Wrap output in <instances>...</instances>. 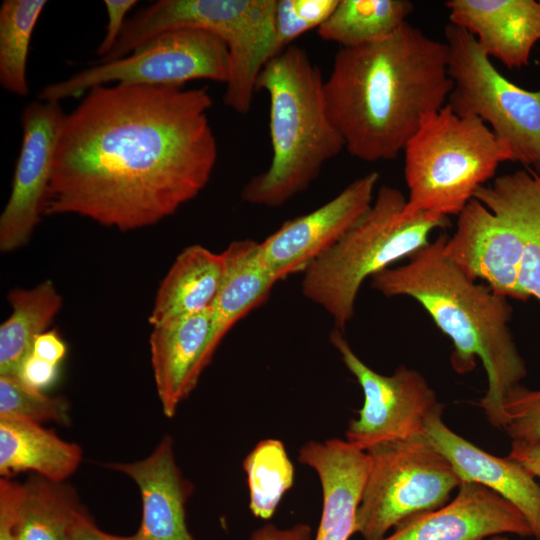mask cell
<instances>
[{"label": "cell", "instance_id": "30", "mask_svg": "<svg viewBox=\"0 0 540 540\" xmlns=\"http://www.w3.org/2000/svg\"><path fill=\"white\" fill-rule=\"evenodd\" d=\"M70 402L64 396H48L17 376H0V416H13L36 423L71 424Z\"/></svg>", "mask_w": 540, "mask_h": 540}, {"label": "cell", "instance_id": "38", "mask_svg": "<svg viewBox=\"0 0 540 540\" xmlns=\"http://www.w3.org/2000/svg\"><path fill=\"white\" fill-rule=\"evenodd\" d=\"M508 457L517 461L530 475L540 480V442L512 440Z\"/></svg>", "mask_w": 540, "mask_h": 540}, {"label": "cell", "instance_id": "40", "mask_svg": "<svg viewBox=\"0 0 540 540\" xmlns=\"http://www.w3.org/2000/svg\"><path fill=\"white\" fill-rule=\"evenodd\" d=\"M486 540H509V538L506 535H496L492 536Z\"/></svg>", "mask_w": 540, "mask_h": 540}, {"label": "cell", "instance_id": "9", "mask_svg": "<svg viewBox=\"0 0 540 540\" xmlns=\"http://www.w3.org/2000/svg\"><path fill=\"white\" fill-rule=\"evenodd\" d=\"M444 33L453 82L446 104L480 118L510 147L513 162L540 171V89L509 81L465 29L449 23Z\"/></svg>", "mask_w": 540, "mask_h": 540}, {"label": "cell", "instance_id": "15", "mask_svg": "<svg viewBox=\"0 0 540 540\" xmlns=\"http://www.w3.org/2000/svg\"><path fill=\"white\" fill-rule=\"evenodd\" d=\"M453 500L412 516L381 540H486L496 535L533 536L521 511L474 482H461Z\"/></svg>", "mask_w": 540, "mask_h": 540}, {"label": "cell", "instance_id": "36", "mask_svg": "<svg viewBox=\"0 0 540 540\" xmlns=\"http://www.w3.org/2000/svg\"><path fill=\"white\" fill-rule=\"evenodd\" d=\"M67 540H135V538L134 535L120 536L102 531L82 507L71 524Z\"/></svg>", "mask_w": 540, "mask_h": 540}, {"label": "cell", "instance_id": "24", "mask_svg": "<svg viewBox=\"0 0 540 540\" xmlns=\"http://www.w3.org/2000/svg\"><path fill=\"white\" fill-rule=\"evenodd\" d=\"M474 199L502 208L523 237L519 287L526 299L540 301V171L530 168L496 177Z\"/></svg>", "mask_w": 540, "mask_h": 540}, {"label": "cell", "instance_id": "25", "mask_svg": "<svg viewBox=\"0 0 540 540\" xmlns=\"http://www.w3.org/2000/svg\"><path fill=\"white\" fill-rule=\"evenodd\" d=\"M12 312L0 326V376H17L38 335L47 331L61 309L62 296L45 280L8 294Z\"/></svg>", "mask_w": 540, "mask_h": 540}, {"label": "cell", "instance_id": "6", "mask_svg": "<svg viewBox=\"0 0 540 540\" xmlns=\"http://www.w3.org/2000/svg\"><path fill=\"white\" fill-rule=\"evenodd\" d=\"M403 152L408 216L459 215L501 163L513 162L510 147L480 118L448 104L422 122Z\"/></svg>", "mask_w": 540, "mask_h": 540}, {"label": "cell", "instance_id": "29", "mask_svg": "<svg viewBox=\"0 0 540 540\" xmlns=\"http://www.w3.org/2000/svg\"><path fill=\"white\" fill-rule=\"evenodd\" d=\"M249 488V508L255 517L270 519L293 486L295 471L282 441H259L243 461Z\"/></svg>", "mask_w": 540, "mask_h": 540}, {"label": "cell", "instance_id": "13", "mask_svg": "<svg viewBox=\"0 0 540 540\" xmlns=\"http://www.w3.org/2000/svg\"><path fill=\"white\" fill-rule=\"evenodd\" d=\"M523 237L499 206L472 199L447 236L445 255L472 280H482L506 298L527 300L519 287Z\"/></svg>", "mask_w": 540, "mask_h": 540}, {"label": "cell", "instance_id": "21", "mask_svg": "<svg viewBox=\"0 0 540 540\" xmlns=\"http://www.w3.org/2000/svg\"><path fill=\"white\" fill-rule=\"evenodd\" d=\"M222 254L224 274L211 307V332L203 360L205 368L235 323L260 306L278 282L260 255L259 243L250 239L233 241Z\"/></svg>", "mask_w": 540, "mask_h": 540}, {"label": "cell", "instance_id": "35", "mask_svg": "<svg viewBox=\"0 0 540 540\" xmlns=\"http://www.w3.org/2000/svg\"><path fill=\"white\" fill-rule=\"evenodd\" d=\"M59 365L30 353L23 361L17 377L25 384L42 390L51 386L58 376Z\"/></svg>", "mask_w": 540, "mask_h": 540}, {"label": "cell", "instance_id": "26", "mask_svg": "<svg viewBox=\"0 0 540 540\" xmlns=\"http://www.w3.org/2000/svg\"><path fill=\"white\" fill-rule=\"evenodd\" d=\"M414 10L409 0H338L317 29L320 38L340 48L383 40L396 32Z\"/></svg>", "mask_w": 540, "mask_h": 540}, {"label": "cell", "instance_id": "33", "mask_svg": "<svg viewBox=\"0 0 540 540\" xmlns=\"http://www.w3.org/2000/svg\"><path fill=\"white\" fill-rule=\"evenodd\" d=\"M24 496V484L0 479V540H18L16 521Z\"/></svg>", "mask_w": 540, "mask_h": 540}, {"label": "cell", "instance_id": "28", "mask_svg": "<svg viewBox=\"0 0 540 540\" xmlns=\"http://www.w3.org/2000/svg\"><path fill=\"white\" fill-rule=\"evenodd\" d=\"M45 0H5L0 7V83L12 94L26 96L27 60Z\"/></svg>", "mask_w": 540, "mask_h": 540}, {"label": "cell", "instance_id": "12", "mask_svg": "<svg viewBox=\"0 0 540 540\" xmlns=\"http://www.w3.org/2000/svg\"><path fill=\"white\" fill-rule=\"evenodd\" d=\"M65 113L58 101L36 100L22 112V143L11 193L0 216V250L26 245L44 215L55 146Z\"/></svg>", "mask_w": 540, "mask_h": 540}, {"label": "cell", "instance_id": "18", "mask_svg": "<svg viewBox=\"0 0 540 540\" xmlns=\"http://www.w3.org/2000/svg\"><path fill=\"white\" fill-rule=\"evenodd\" d=\"M426 436L450 461L461 482H474L494 491L517 507L540 540V484L517 461L495 456L451 430L434 414Z\"/></svg>", "mask_w": 540, "mask_h": 540}, {"label": "cell", "instance_id": "4", "mask_svg": "<svg viewBox=\"0 0 540 540\" xmlns=\"http://www.w3.org/2000/svg\"><path fill=\"white\" fill-rule=\"evenodd\" d=\"M320 69L306 50L291 45L262 68L256 91L267 92L272 160L250 179L243 201L279 207L307 189L345 143L330 120Z\"/></svg>", "mask_w": 540, "mask_h": 540}, {"label": "cell", "instance_id": "34", "mask_svg": "<svg viewBox=\"0 0 540 540\" xmlns=\"http://www.w3.org/2000/svg\"><path fill=\"white\" fill-rule=\"evenodd\" d=\"M137 3L135 0L104 1L108 22L103 40L96 50L100 60L104 59L116 45L127 21L126 15Z\"/></svg>", "mask_w": 540, "mask_h": 540}, {"label": "cell", "instance_id": "10", "mask_svg": "<svg viewBox=\"0 0 540 540\" xmlns=\"http://www.w3.org/2000/svg\"><path fill=\"white\" fill-rule=\"evenodd\" d=\"M228 75L229 53L225 42L207 30L185 27L158 34L126 57L100 63L49 84L41 90L38 99L60 102L111 83L184 86L197 79L226 83Z\"/></svg>", "mask_w": 540, "mask_h": 540}, {"label": "cell", "instance_id": "1", "mask_svg": "<svg viewBox=\"0 0 540 540\" xmlns=\"http://www.w3.org/2000/svg\"><path fill=\"white\" fill-rule=\"evenodd\" d=\"M212 103L207 88L90 89L61 125L44 215L75 214L122 232L173 215L215 167Z\"/></svg>", "mask_w": 540, "mask_h": 540}, {"label": "cell", "instance_id": "14", "mask_svg": "<svg viewBox=\"0 0 540 540\" xmlns=\"http://www.w3.org/2000/svg\"><path fill=\"white\" fill-rule=\"evenodd\" d=\"M379 174L355 179L319 208L284 222L259 243L260 255L278 281L303 272L329 251L369 209Z\"/></svg>", "mask_w": 540, "mask_h": 540}, {"label": "cell", "instance_id": "37", "mask_svg": "<svg viewBox=\"0 0 540 540\" xmlns=\"http://www.w3.org/2000/svg\"><path fill=\"white\" fill-rule=\"evenodd\" d=\"M67 352V346L55 330H47L38 335L31 353L39 358L59 365Z\"/></svg>", "mask_w": 540, "mask_h": 540}, {"label": "cell", "instance_id": "5", "mask_svg": "<svg viewBox=\"0 0 540 540\" xmlns=\"http://www.w3.org/2000/svg\"><path fill=\"white\" fill-rule=\"evenodd\" d=\"M405 205L399 189L381 186L362 217L304 271L303 295L329 314L336 329L343 331L352 320L365 279L409 258L429 243L433 231L451 225L439 214L405 215Z\"/></svg>", "mask_w": 540, "mask_h": 540}, {"label": "cell", "instance_id": "31", "mask_svg": "<svg viewBox=\"0 0 540 540\" xmlns=\"http://www.w3.org/2000/svg\"><path fill=\"white\" fill-rule=\"evenodd\" d=\"M338 0H277L271 58L302 34L319 28L331 15Z\"/></svg>", "mask_w": 540, "mask_h": 540}, {"label": "cell", "instance_id": "17", "mask_svg": "<svg viewBox=\"0 0 540 540\" xmlns=\"http://www.w3.org/2000/svg\"><path fill=\"white\" fill-rule=\"evenodd\" d=\"M300 463L319 477L323 504L315 540H349L370 466L367 452L346 440L308 441L299 449Z\"/></svg>", "mask_w": 540, "mask_h": 540}, {"label": "cell", "instance_id": "2", "mask_svg": "<svg viewBox=\"0 0 540 540\" xmlns=\"http://www.w3.org/2000/svg\"><path fill=\"white\" fill-rule=\"evenodd\" d=\"M452 87L446 43L406 22L383 40L339 48L324 97L345 149L375 162L396 158Z\"/></svg>", "mask_w": 540, "mask_h": 540}, {"label": "cell", "instance_id": "22", "mask_svg": "<svg viewBox=\"0 0 540 540\" xmlns=\"http://www.w3.org/2000/svg\"><path fill=\"white\" fill-rule=\"evenodd\" d=\"M82 450L53 430L27 419L0 416V474L9 478L32 471L55 482H64L78 468Z\"/></svg>", "mask_w": 540, "mask_h": 540}, {"label": "cell", "instance_id": "39", "mask_svg": "<svg viewBox=\"0 0 540 540\" xmlns=\"http://www.w3.org/2000/svg\"><path fill=\"white\" fill-rule=\"evenodd\" d=\"M311 536L312 528L308 524L298 523L285 529L266 524L255 530L250 540H311Z\"/></svg>", "mask_w": 540, "mask_h": 540}, {"label": "cell", "instance_id": "23", "mask_svg": "<svg viewBox=\"0 0 540 540\" xmlns=\"http://www.w3.org/2000/svg\"><path fill=\"white\" fill-rule=\"evenodd\" d=\"M224 274V257L194 244L175 259L163 278L149 316L156 325L210 309Z\"/></svg>", "mask_w": 540, "mask_h": 540}, {"label": "cell", "instance_id": "20", "mask_svg": "<svg viewBox=\"0 0 540 540\" xmlns=\"http://www.w3.org/2000/svg\"><path fill=\"white\" fill-rule=\"evenodd\" d=\"M211 332V308L153 327L149 338L157 394L166 417L196 387Z\"/></svg>", "mask_w": 540, "mask_h": 540}, {"label": "cell", "instance_id": "8", "mask_svg": "<svg viewBox=\"0 0 540 540\" xmlns=\"http://www.w3.org/2000/svg\"><path fill=\"white\" fill-rule=\"evenodd\" d=\"M370 466L357 510L355 534L381 540L402 521L448 502L461 480L425 436L370 449Z\"/></svg>", "mask_w": 540, "mask_h": 540}, {"label": "cell", "instance_id": "19", "mask_svg": "<svg viewBox=\"0 0 540 540\" xmlns=\"http://www.w3.org/2000/svg\"><path fill=\"white\" fill-rule=\"evenodd\" d=\"M450 23L465 29L483 52L508 69L529 64L540 40V1L449 0Z\"/></svg>", "mask_w": 540, "mask_h": 540}, {"label": "cell", "instance_id": "11", "mask_svg": "<svg viewBox=\"0 0 540 540\" xmlns=\"http://www.w3.org/2000/svg\"><path fill=\"white\" fill-rule=\"evenodd\" d=\"M330 341L364 395L358 417L345 432L349 444L368 452L383 443L426 435L427 421L443 405L421 373L401 365L391 375L379 374L355 354L342 331L334 328Z\"/></svg>", "mask_w": 540, "mask_h": 540}, {"label": "cell", "instance_id": "3", "mask_svg": "<svg viewBox=\"0 0 540 540\" xmlns=\"http://www.w3.org/2000/svg\"><path fill=\"white\" fill-rule=\"evenodd\" d=\"M446 234L416 251L409 261L371 277V287L384 296L417 301L450 338L453 370L464 375L482 361L488 387L478 401L489 423L505 427L502 402L527 375L509 322L508 298L466 276L444 253Z\"/></svg>", "mask_w": 540, "mask_h": 540}, {"label": "cell", "instance_id": "27", "mask_svg": "<svg viewBox=\"0 0 540 540\" xmlns=\"http://www.w3.org/2000/svg\"><path fill=\"white\" fill-rule=\"evenodd\" d=\"M80 504L75 490L39 475L24 484L16 535L18 540H67Z\"/></svg>", "mask_w": 540, "mask_h": 540}, {"label": "cell", "instance_id": "16", "mask_svg": "<svg viewBox=\"0 0 540 540\" xmlns=\"http://www.w3.org/2000/svg\"><path fill=\"white\" fill-rule=\"evenodd\" d=\"M107 467L127 475L140 491L142 517L135 540H195L186 523V503L193 485L176 463L170 436H164L142 460Z\"/></svg>", "mask_w": 540, "mask_h": 540}, {"label": "cell", "instance_id": "7", "mask_svg": "<svg viewBox=\"0 0 540 540\" xmlns=\"http://www.w3.org/2000/svg\"><path fill=\"white\" fill-rule=\"evenodd\" d=\"M277 0H159L136 13L124 25L119 40L100 63L131 54L163 32L192 27L220 37L229 53L225 104L246 114L256 82L271 58Z\"/></svg>", "mask_w": 540, "mask_h": 540}, {"label": "cell", "instance_id": "32", "mask_svg": "<svg viewBox=\"0 0 540 540\" xmlns=\"http://www.w3.org/2000/svg\"><path fill=\"white\" fill-rule=\"evenodd\" d=\"M504 430L512 440L540 442V389L517 385L502 402Z\"/></svg>", "mask_w": 540, "mask_h": 540}]
</instances>
